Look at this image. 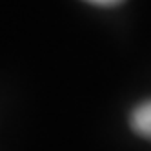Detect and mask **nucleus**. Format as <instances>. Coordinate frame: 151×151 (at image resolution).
I'll use <instances>...</instances> for the list:
<instances>
[{"instance_id": "f257e3e1", "label": "nucleus", "mask_w": 151, "mask_h": 151, "mask_svg": "<svg viewBox=\"0 0 151 151\" xmlns=\"http://www.w3.org/2000/svg\"><path fill=\"white\" fill-rule=\"evenodd\" d=\"M131 126L140 137L151 138V100L135 107L131 113Z\"/></svg>"}, {"instance_id": "f03ea898", "label": "nucleus", "mask_w": 151, "mask_h": 151, "mask_svg": "<svg viewBox=\"0 0 151 151\" xmlns=\"http://www.w3.org/2000/svg\"><path fill=\"white\" fill-rule=\"evenodd\" d=\"M91 4H96V6H115L118 2H122V0H88Z\"/></svg>"}]
</instances>
